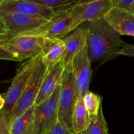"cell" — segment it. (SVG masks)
Listing matches in <instances>:
<instances>
[{
	"mask_svg": "<svg viewBox=\"0 0 134 134\" xmlns=\"http://www.w3.org/2000/svg\"><path fill=\"white\" fill-rule=\"evenodd\" d=\"M47 71L48 69L42 62L41 54H39L27 86L12 113L10 116L11 122L30 107L35 105V100L37 98L42 82Z\"/></svg>",
	"mask_w": 134,
	"mask_h": 134,
	"instance_id": "5b68a950",
	"label": "cell"
},
{
	"mask_svg": "<svg viewBox=\"0 0 134 134\" xmlns=\"http://www.w3.org/2000/svg\"><path fill=\"white\" fill-rule=\"evenodd\" d=\"M65 67L62 62L60 63L48 70L42 82L40 90L35 102V105L43 103L52 95L58 86L60 85Z\"/></svg>",
	"mask_w": 134,
	"mask_h": 134,
	"instance_id": "4fadbf2b",
	"label": "cell"
},
{
	"mask_svg": "<svg viewBox=\"0 0 134 134\" xmlns=\"http://www.w3.org/2000/svg\"><path fill=\"white\" fill-rule=\"evenodd\" d=\"M113 7L134 14V0H113Z\"/></svg>",
	"mask_w": 134,
	"mask_h": 134,
	"instance_id": "44dd1931",
	"label": "cell"
},
{
	"mask_svg": "<svg viewBox=\"0 0 134 134\" xmlns=\"http://www.w3.org/2000/svg\"><path fill=\"white\" fill-rule=\"evenodd\" d=\"M80 134H109L108 126L103 115V108L101 106L98 115L92 118L87 129Z\"/></svg>",
	"mask_w": 134,
	"mask_h": 134,
	"instance_id": "ac0fdd59",
	"label": "cell"
},
{
	"mask_svg": "<svg viewBox=\"0 0 134 134\" xmlns=\"http://www.w3.org/2000/svg\"><path fill=\"white\" fill-rule=\"evenodd\" d=\"M113 7V0H79L69 10L72 18L71 31L84 23L103 19Z\"/></svg>",
	"mask_w": 134,
	"mask_h": 134,
	"instance_id": "277c9868",
	"label": "cell"
},
{
	"mask_svg": "<svg viewBox=\"0 0 134 134\" xmlns=\"http://www.w3.org/2000/svg\"><path fill=\"white\" fill-rule=\"evenodd\" d=\"M70 134H75V133H73V132H71V133Z\"/></svg>",
	"mask_w": 134,
	"mask_h": 134,
	"instance_id": "f1b7e54d",
	"label": "cell"
},
{
	"mask_svg": "<svg viewBox=\"0 0 134 134\" xmlns=\"http://www.w3.org/2000/svg\"><path fill=\"white\" fill-rule=\"evenodd\" d=\"M11 119L0 113V134H10Z\"/></svg>",
	"mask_w": 134,
	"mask_h": 134,
	"instance_id": "603a6c76",
	"label": "cell"
},
{
	"mask_svg": "<svg viewBox=\"0 0 134 134\" xmlns=\"http://www.w3.org/2000/svg\"><path fill=\"white\" fill-rule=\"evenodd\" d=\"M0 21L10 37L33 31L48 20L20 13L0 10Z\"/></svg>",
	"mask_w": 134,
	"mask_h": 134,
	"instance_id": "9c48e42d",
	"label": "cell"
},
{
	"mask_svg": "<svg viewBox=\"0 0 134 134\" xmlns=\"http://www.w3.org/2000/svg\"><path fill=\"white\" fill-rule=\"evenodd\" d=\"M0 10L20 13L44 20H49L56 14L53 10L35 0H3Z\"/></svg>",
	"mask_w": 134,
	"mask_h": 134,
	"instance_id": "30bf717a",
	"label": "cell"
},
{
	"mask_svg": "<svg viewBox=\"0 0 134 134\" xmlns=\"http://www.w3.org/2000/svg\"><path fill=\"white\" fill-rule=\"evenodd\" d=\"M91 119L85 107L83 96H79L72 116V132L75 134L83 132L90 125Z\"/></svg>",
	"mask_w": 134,
	"mask_h": 134,
	"instance_id": "2e32d148",
	"label": "cell"
},
{
	"mask_svg": "<svg viewBox=\"0 0 134 134\" xmlns=\"http://www.w3.org/2000/svg\"><path fill=\"white\" fill-rule=\"evenodd\" d=\"M60 85L47 100L34 109L35 134H45L58 120V99Z\"/></svg>",
	"mask_w": 134,
	"mask_h": 134,
	"instance_id": "52a82bcc",
	"label": "cell"
},
{
	"mask_svg": "<svg viewBox=\"0 0 134 134\" xmlns=\"http://www.w3.org/2000/svg\"><path fill=\"white\" fill-rule=\"evenodd\" d=\"M83 100L86 111L91 119L96 116L102 105V97L92 92L88 91L84 96Z\"/></svg>",
	"mask_w": 134,
	"mask_h": 134,
	"instance_id": "d6986e66",
	"label": "cell"
},
{
	"mask_svg": "<svg viewBox=\"0 0 134 134\" xmlns=\"http://www.w3.org/2000/svg\"><path fill=\"white\" fill-rule=\"evenodd\" d=\"M103 19L120 35L134 37V14L113 7Z\"/></svg>",
	"mask_w": 134,
	"mask_h": 134,
	"instance_id": "7c38bea8",
	"label": "cell"
},
{
	"mask_svg": "<svg viewBox=\"0 0 134 134\" xmlns=\"http://www.w3.org/2000/svg\"><path fill=\"white\" fill-rule=\"evenodd\" d=\"M71 132V131L69 130L64 124H62L58 120L57 122L45 134H70Z\"/></svg>",
	"mask_w": 134,
	"mask_h": 134,
	"instance_id": "7402d4cb",
	"label": "cell"
},
{
	"mask_svg": "<svg viewBox=\"0 0 134 134\" xmlns=\"http://www.w3.org/2000/svg\"><path fill=\"white\" fill-rule=\"evenodd\" d=\"M38 55L27 60L18 69L13 78L11 85L3 97L5 99V105L3 109L0 111L1 114L10 118L16 104L27 86Z\"/></svg>",
	"mask_w": 134,
	"mask_h": 134,
	"instance_id": "8992f818",
	"label": "cell"
},
{
	"mask_svg": "<svg viewBox=\"0 0 134 134\" xmlns=\"http://www.w3.org/2000/svg\"><path fill=\"white\" fill-rule=\"evenodd\" d=\"M70 9L56 13L51 20L47 21L40 27L24 34L50 39H62L72 32V18L69 10Z\"/></svg>",
	"mask_w": 134,
	"mask_h": 134,
	"instance_id": "ba28073f",
	"label": "cell"
},
{
	"mask_svg": "<svg viewBox=\"0 0 134 134\" xmlns=\"http://www.w3.org/2000/svg\"><path fill=\"white\" fill-rule=\"evenodd\" d=\"M3 1V0H0V5H1V3H2Z\"/></svg>",
	"mask_w": 134,
	"mask_h": 134,
	"instance_id": "83f0119b",
	"label": "cell"
},
{
	"mask_svg": "<svg viewBox=\"0 0 134 134\" xmlns=\"http://www.w3.org/2000/svg\"><path fill=\"white\" fill-rule=\"evenodd\" d=\"M35 105L12 120L10 134H35L34 127Z\"/></svg>",
	"mask_w": 134,
	"mask_h": 134,
	"instance_id": "e0dca14e",
	"label": "cell"
},
{
	"mask_svg": "<svg viewBox=\"0 0 134 134\" xmlns=\"http://www.w3.org/2000/svg\"><path fill=\"white\" fill-rule=\"evenodd\" d=\"M91 63L87 47L75 57L72 63V70L75 80L78 96L84 97L86 93L89 91L92 75Z\"/></svg>",
	"mask_w": 134,
	"mask_h": 134,
	"instance_id": "8fae6325",
	"label": "cell"
},
{
	"mask_svg": "<svg viewBox=\"0 0 134 134\" xmlns=\"http://www.w3.org/2000/svg\"><path fill=\"white\" fill-rule=\"evenodd\" d=\"M65 51V44L62 39L47 38L40 54L48 71L62 62Z\"/></svg>",
	"mask_w": 134,
	"mask_h": 134,
	"instance_id": "5bb4252c",
	"label": "cell"
},
{
	"mask_svg": "<svg viewBox=\"0 0 134 134\" xmlns=\"http://www.w3.org/2000/svg\"><path fill=\"white\" fill-rule=\"evenodd\" d=\"M37 3L50 8L55 13L68 10L77 3L76 0H35Z\"/></svg>",
	"mask_w": 134,
	"mask_h": 134,
	"instance_id": "ffe728a7",
	"label": "cell"
},
{
	"mask_svg": "<svg viewBox=\"0 0 134 134\" xmlns=\"http://www.w3.org/2000/svg\"><path fill=\"white\" fill-rule=\"evenodd\" d=\"M118 56H125L134 57V44L124 43Z\"/></svg>",
	"mask_w": 134,
	"mask_h": 134,
	"instance_id": "d4e9b609",
	"label": "cell"
},
{
	"mask_svg": "<svg viewBox=\"0 0 134 134\" xmlns=\"http://www.w3.org/2000/svg\"><path fill=\"white\" fill-rule=\"evenodd\" d=\"M2 35H8V34L4 26L0 21V36H2Z\"/></svg>",
	"mask_w": 134,
	"mask_h": 134,
	"instance_id": "484cf974",
	"label": "cell"
},
{
	"mask_svg": "<svg viewBox=\"0 0 134 134\" xmlns=\"http://www.w3.org/2000/svg\"><path fill=\"white\" fill-rule=\"evenodd\" d=\"M9 37L8 35H2L0 36V60H10V61H14V62H18L13 56L9 53H8L6 51L2 48V43L6 39Z\"/></svg>",
	"mask_w": 134,
	"mask_h": 134,
	"instance_id": "cb8c5ba5",
	"label": "cell"
},
{
	"mask_svg": "<svg viewBox=\"0 0 134 134\" xmlns=\"http://www.w3.org/2000/svg\"><path fill=\"white\" fill-rule=\"evenodd\" d=\"M4 105H5V99L1 95H0V111L3 109Z\"/></svg>",
	"mask_w": 134,
	"mask_h": 134,
	"instance_id": "4316f807",
	"label": "cell"
},
{
	"mask_svg": "<svg viewBox=\"0 0 134 134\" xmlns=\"http://www.w3.org/2000/svg\"><path fill=\"white\" fill-rule=\"evenodd\" d=\"M72 65L65 68L60 83L58 120L72 132V116L78 98Z\"/></svg>",
	"mask_w": 134,
	"mask_h": 134,
	"instance_id": "7a4b0ae2",
	"label": "cell"
},
{
	"mask_svg": "<svg viewBox=\"0 0 134 134\" xmlns=\"http://www.w3.org/2000/svg\"><path fill=\"white\" fill-rule=\"evenodd\" d=\"M47 38L21 34L10 37L2 43V48L18 62L30 60L41 53Z\"/></svg>",
	"mask_w": 134,
	"mask_h": 134,
	"instance_id": "3957f363",
	"label": "cell"
},
{
	"mask_svg": "<svg viewBox=\"0 0 134 134\" xmlns=\"http://www.w3.org/2000/svg\"><path fill=\"white\" fill-rule=\"evenodd\" d=\"M65 44V51L62 63L67 68L72 65L75 57L86 47L85 31L81 26L62 38Z\"/></svg>",
	"mask_w": 134,
	"mask_h": 134,
	"instance_id": "9a60e30c",
	"label": "cell"
},
{
	"mask_svg": "<svg viewBox=\"0 0 134 134\" xmlns=\"http://www.w3.org/2000/svg\"><path fill=\"white\" fill-rule=\"evenodd\" d=\"M81 26L85 31L91 62H105L118 56L124 42L104 19L86 22Z\"/></svg>",
	"mask_w": 134,
	"mask_h": 134,
	"instance_id": "6da1fadb",
	"label": "cell"
}]
</instances>
